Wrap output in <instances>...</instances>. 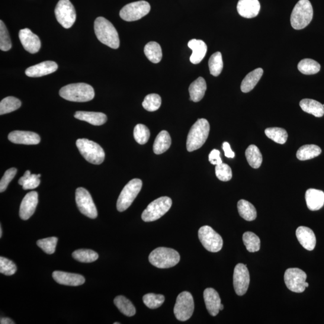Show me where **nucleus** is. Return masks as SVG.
<instances>
[{
  "mask_svg": "<svg viewBox=\"0 0 324 324\" xmlns=\"http://www.w3.org/2000/svg\"><path fill=\"white\" fill-rule=\"evenodd\" d=\"M95 31L96 37L105 45L118 49L120 39L118 32L110 21L104 17L96 18L95 22Z\"/></svg>",
  "mask_w": 324,
  "mask_h": 324,
  "instance_id": "1",
  "label": "nucleus"
},
{
  "mask_svg": "<svg viewBox=\"0 0 324 324\" xmlns=\"http://www.w3.org/2000/svg\"><path fill=\"white\" fill-rule=\"evenodd\" d=\"M60 96L65 100L75 102H86L95 98L94 88L85 83H71L63 86Z\"/></svg>",
  "mask_w": 324,
  "mask_h": 324,
  "instance_id": "2",
  "label": "nucleus"
},
{
  "mask_svg": "<svg viewBox=\"0 0 324 324\" xmlns=\"http://www.w3.org/2000/svg\"><path fill=\"white\" fill-rule=\"evenodd\" d=\"M210 124L204 118L198 119L189 131L186 147L188 152H192L200 149L209 135Z\"/></svg>",
  "mask_w": 324,
  "mask_h": 324,
  "instance_id": "3",
  "label": "nucleus"
},
{
  "mask_svg": "<svg viewBox=\"0 0 324 324\" xmlns=\"http://www.w3.org/2000/svg\"><path fill=\"white\" fill-rule=\"evenodd\" d=\"M313 10L309 0H300L292 12L291 24L296 30H301L312 21Z\"/></svg>",
  "mask_w": 324,
  "mask_h": 324,
  "instance_id": "4",
  "label": "nucleus"
},
{
  "mask_svg": "<svg viewBox=\"0 0 324 324\" xmlns=\"http://www.w3.org/2000/svg\"><path fill=\"white\" fill-rule=\"evenodd\" d=\"M149 261L153 265L159 268H168L174 267L180 260V256L176 250L158 248L153 250L149 255Z\"/></svg>",
  "mask_w": 324,
  "mask_h": 324,
  "instance_id": "5",
  "label": "nucleus"
},
{
  "mask_svg": "<svg viewBox=\"0 0 324 324\" xmlns=\"http://www.w3.org/2000/svg\"><path fill=\"white\" fill-rule=\"evenodd\" d=\"M76 144L80 153L86 161L94 165H100L104 161V150L98 144L83 138L77 140Z\"/></svg>",
  "mask_w": 324,
  "mask_h": 324,
  "instance_id": "6",
  "label": "nucleus"
},
{
  "mask_svg": "<svg viewBox=\"0 0 324 324\" xmlns=\"http://www.w3.org/2000/svg\"><path fill=\"white\" fill-rule=\"evenodd\" d=\"M172 204L171 199L160 197L151 203L142 214V219L146 222H153L160 219L171 208Z\"/></svg>",
  "mask_w": 324,
  "mask_h": 324,
  "instance_id": "7",
  "label": "nucleus"
},
{
  "mask_svg": "<svg viewBox=\"0 0 324 324\" xmlns=\"http://www.w3.org/2000/svg\"><path fill=\"white\" fill-rule=\"evenodd\" d=\"M143 182L140 179H131L122 190L118 197L117 208L120 212L126 210L139 194L142 188Z\"/></svg>",
  "mask_w": 324,
  "mask_h": 324,
  "instance_id": "8",
  "label": "nucleus"
},
{
  "mask_svg": "<svg viewBox=\"0 0 324 324\" xmlns=\"http://www.w3.org/2000/svg\"><path fill=\"white\" fill-rule=\"evenodd\" d=\"M307 274L305 272L297 268H291L285 272L284 281L286 286L291 291L301 293L309 287L306 282Z\"/></svg>",
  "mask_w": 324,
  "mask_h": 324,
  "instance_id": "9",
  "label": "nucleus"
},
{
  "mask_svg": "<svg viewBox=\"0 0 324 324\" xmlns=\"http://www.w3.org/2000/svg\"><path fill=\"white\" fill-rule=\"evenodd\" d=\"M194 301L192 294L184 291L179 294L176 298L174 312L176 318L180 321H186L191 318L194 311Z\"/></svg>",
  "mask_w": 324,
  "mask_h": 324,
  "instance_id": "10",
  "label": "nucleus"
},
{
  "mask_svg": "<svg viewBox=\"0 0 324 324\" xmlns=\"http://www.w3.org/2000/svg\"><path fill=\"white\" fill-rule=\"evenodd\" d=\"M199 239L204 248L211 252H218L223 247V239L209 226L201 227L198 232Z\"/></svg>",
  "mask_w": 324,
  "mask_h": 324,
  "instance_id": "11",
  "label": "nucleus"
},
{
  "mask_svg": "<svg viewBox=\"0 0 324 324\" xmlns=\"http://www.w3.org/2000/svg\"><path fill=\"white\" fill-rule=\"evenodd\" d=\"M150 9L149 3L146 1L131 3L122 8L120 16L124 21H135L149 14Z\"/></svg>",
  "mask_w": 324,
  "mask_h": 324,
  "instance_id": "12",
  "label": "nucleus"
},
{
  "mask_svg": "<svg viewBox=\"0 0 324 324\" xmlns=\"http://www.w3.org/2000/svg\"><path fill=\"white\" fill-rule=\"evenodd\" d=\"M55 15L57 21L64 28H70L75 22V9L69 0H60L56 7Z\"/></svg>",
  "mask_w": 324,
  "mask_h": 324,
  "instance_id": "13",
  "label": "nucleus"
},
{
  "mask_svg": "<svg viewBox=\"0 0 324 324\" xmlns=\"http://www.w3.org/2000/svg\"><path fill=\"white\" fill-rule=\"evenodd\" d=\"M76 203L81 213L90 219L98 217V210L91 196L87 190L79 188L76 191Z\"/></svg>",
  "mask_w": 324,
  "mask_h": 324,
  "instance_id": "14",
  "label": "nucleus"
},
{
  "mask_svg": "<svg viewBox=\"0 0 324 324\" xmlns=\"http://www.w3.org/2000/svg\"><path fill=\"white\" fill-rule=\"evenodd\" d=\"M233 283L234 290L238 296H242L248 291L250 275L247 265L238 264L234 268Z\"/></svg>",
  "mask_w": 324,
  "mask_h": 324,
  "instance_id": "15",
  "label": "nucleus"
},
{
  "mask_svg": "<svg viewBox=\"0 0 324 324\" xmlns=\"http://www.w3.org/2000/svg\"><path fill=\"white\" fill-rule=\"evenodd\" d=\"M19 37L24 49L31 54L38 52L41 48V41L36 34L30 29L24 28L19 31Z\"/></svg>",
  "mask_w": 324,
  "mask_h": 324,
  "instance_id": "16",
  "label": "nucleus"
},
{
  "mask_svg": "<svg viewBox=\"0 0 324 324\" xmlns=\"http://www.w3.org/2000/svg\"><path fill=\"white\" fill-rule=\"evenodd\" d=\"M38 204V194L36 192H29L22 201L19 210V216L22 220H26L33 216Z\"/></svg>",
  "mask_w": 324,
  "mask_h": 324,
  "instance_id": "17",
  "label": "nucleus"
},
{
  "mask_svg": "<svg viewBox=\"0 0 324 324\" xmlns=\"http://www.w3.org/2000/svg\"><path fill=\"white\" fill-rule=\"evenodd\" d=\"M8 139L12 143L25 145H37L40 142L38 134L28 131H12L9 134Z\"/></svg>",
  "mask_w": 324,
  "mask_h": 324,
  "instance_id": "18",
  "label": "nucleus"
},
{
  "mask_svg": "<svg viewBox=\"0 0 324 324\" xmlns=\"http://www.w3.org/2000/svg\"><path fill=\"white\" fill-rule=\"evenodd\" d=\"M58 69V65L53 61H47L37 65L28 67L25 70V74L31 78H38L51 74L55 72Z\"/></svg>",
  "mask_w": 324,
  "mask_h": 324,
  "instance_id": "19",
  "label": "nucleus"
},
{
  "mask_svg": "<svg viewBox=\"0 0 324 324\" xmlns=\"http://www.w3.org/2000/svg\"><path fill=\"white\" fill-rule=\"evenodd\" d=\"M53 277L60 285L66 286L77 287L85 283V279L81 274L70 272L56 271L53 273Z\"/></svg>",
  "mask_w": 324,
  "mask_h": 324,
  "instance_id": "20",
  "label": "nucleus"
},
{
  "mask_svg": "<svg viewBox=\"0 0 324 324\" xmlns=\"http://www.w3.org/2000/svg\"><path fill=\"white\" fill-rule=\"evenodd\" d=\"M237 11L245 18H253L259 14L261 5L258 0H239Z\"/></svg>",
  "mask_w": 324,
  "mask_h": 324,
  "instance_id": "21",
  "label": "nucleus"
},
{
  "mask_svg": "<svg viewBox=\"0 0 324 324\" xmlns=\"http://www.w3.org/2000/svg\"><path fill=\"white\" fill-rule=\"evenodd\" d=\"M204 299L208 313L216 316L219 312L221 304L219 294L213 288H207L204 292Z\"/></svg>",
  "mask_w": 324,
  "mask_h": 324,
  "instance_id": "22",
  "label": "nucleus"
},
{
  "mask_svg": "<svg viewBox=\"0 0 324 324\" xmlns=\"http://www.w3.org/2000/svg\"><path fill=\"white\" fill-rule=\"evenodd\" d=\"M296 236L298 242L303 248L312 251L315 248L316 239L315 234L309 227H298L296 230Z\"/></svg>",
  "mask_w": 324,
  "mask_h": 324,
  "instance_id": "23",
  "label": "nucleus"
},
{
  "mask_svg": "<svg viewBox=\"0 0 324 324\" xmlns=\"http://www.w3.org/2000/svg\"><path fill=\"white\" fill-rule=\"evenodd\" d=\"M188 47L192 50L190 61L194 65L200 63L206 55L207 46L204 41L192 39L189 41Z\"/></svg>",
  "mask_w": 324,
  "mask_h": 324,
  "instance_id": "24",
  "label": "nucleus"
},
{
  "mask_svg": "<svg viewBox=\"0 0 324 324\" xmlns=\"http://www.w3.org/2000/svg\"><path fill=\"white\" fill-rule=\"evenodd\" d=\"M306 201L308 208L311 211H317L324 205V193L322 191L310 189L306 192Z\"/></svg>",
  "mask_w": 324,
  "mask_h": 324,
  "instance_id": "25",
  "label": "nucleus"
},
{
  "mask_svg": "<svg viewBox=\"0 0 324 324\" xmlns=\"http://www.w3.org/2000/svg\"><path fill=\"white\" fill-rule=\"evenodd\" d=\"M75 118L81 121L94 125L101 126L107 121V116L102 112L77 111L74 115Z\"/></svg>",
  "mask_w": 324,
  "mask_h": 324,
  "instance_id": "26",
  "label": "nucleus"
},
{
  "mask_svg": "<svg viewBox=\"0 0 324 324\" xmlns=\"http://www.w3.org/2000/svg\"><path fill=\"white\" fill-rule=\"evenodd\" d=\"M206 89V82L203 78L199 77L189 86V91L190 93L191 101L194 102L201 101L204 98Z\"/></svg>",
  "mask_w": 324,
  "mask_h": 324,
  "instance_id": "27",
  "label": "nucleus"
},
{
  "mask_svg": "<svg viewBox=\"0 0 324 324\" xmlns=\"http://www.w3.org/2000/svg\"><path fill=\"white\" fill-rule=\"evenodd\" d=\"M264 73L261 68H258L248 73L243 80L241 84V90L243 92H249L252 91L259 81Z\"/></svg>",
  "mask_w": 324,
  "mask_h": 324,
  "instance_id": "28",
  "label": "nucleus"
},
{
  "mask_svg": "<svg viewBox=\"0 0 324 324\" xmlns=\"http://www.w3.org/2000/svg\"><path fill=\"white\" fill-rule=\"evenodd\" d=\"M300 106L303 111L316 117H322L324 115L323 105L313 99H303L300 102Z\"/></svg>",
  "mask_w": 324,
  "mask_h": 324,
  "instance_id": "29",
  "label": "nucleus"
},
{
  "mask_svg": "<svg viewBox=\"0 0 324 324\" xmlns=\"http://www.w3.org/2000/svg\"><path fill=\"white\" fill-rule=\"evenodd\" d=\"M171 145V138L168 131H160L154 143L153 151L156 155H160L166 152Z\"/></svg>",
  "mask_w": 324,
  "mask_h": 324,
  "instance_id": "30",
  "label": "nucleus"
},
{
  "mask_svg": "<svg viewBox=\"0 0 324 324\" xmlns=\"http://www.w3.org/2000/svg\"><path fill=\"white\" fill-rule=\"evenodd\" d=\"M237 208L240 216L247 221H253L257 216L256 208L248 201L241 200L237 204Z\"/></svg>",
  "mask_w": 324,
  "mask_h": 324,
  "instance_id": "31",
  "label": "nucleus"
},
{
  "mask_svg": "<svg viewBox=\"0 0 324 324\" xmlns=\"http://www.w3.org/2000/svg\"><path fill=\"white\" fill-rule=\"evenodd\" d=\"M144 53L151 62L158 63L162 59V51L160 44L156 41H150L144 48Z\"/></svg>",
  "mask_w": 324,
  "mask_h": 324,
  "instance_id": "32",
  "label": "nucleus"
},
{
  "mask_svg": "<svg viewBox=\"0 0 324 324\" xmlns=\"http://www.w3.org/2000/svg\"><path fill=\"white\" fill-rule=\"evenodd\" d=\"M322 150L320 147L311 144V145H305L301 147L297 152V158L298 160H307L312 159L318 156L321 153Z\"/></svg>",
  "mask_w": 324,
  "mask_h": 324,
  "instance_id": "33",
  "label": "nucleus"
},
{
  "mask_svg": "<svg viewBox=\"0 0 324 324\" xmlns=\"http://www.w3.org/2000/svg\"><path fill=\"white\" fill-rule=\"evenodd\" d=\"M247 160L253 168L258 169L262 162V156L261 152L255 145H250L246 151Z\"/></svg>",
  "mask_w": 324,
  "mask_h": 324,
  "instance_id": "34",
  "label": "nucleus"
},
{
  "mask_svg": "<svg viewBox=\"0 0 324 324\" xmlns=\"http://www.w3.org/2000/svg\"><path fill=\"white\" fill-rule=\"evenodd\" d=\"M114 302L118 310L124 315L130 317L135 315V307L131 301L126 297L121 296H118L115 298Z\"/></svg>",
  "mask_w": 324,
  "mask_h": 324,
  "instance_id": "35",
  "label": "nucleus"
},
{
  "mask_svg": "<svg viewBox=\"0 0 324 324\" xmlns=\"http://www.w3.org/2000/svg\"><path fill=\"white\" fill-rule=\"evenodd\" d=\"M40 174H31L30 171H27L24 176L19 179L18 183L22 186L24 190L36 189L40 183Z\"/></svg>",
  "mask_w": 324,
  "mask_h": 324,
  "instance_id": "36",
  "label": "nucleus"
},
{
  "mask_svg": "<svg viewBox=\"0 0 324 324\" xmlns=\"http://www.w3.org/2000/svg\"><path fill=\"white\" fill-rule=\"evenodd\" d=\"M298 69L303 74L314 75L320 71V65L314 60L306 59L298 63Z\"/></svg>",
  "mask_w": 324,
  "mask_h": 324,
  "instance_id": "37",
  "label": "nucleus"
},
{
  "mask_svg": "<svg viewBox=\"0 0 324 324\" xmlns=\"http://www.w3.org/2000/svg\"><path fill=\"white\" fill-rule=\"evenodd\" d=\"M21 102L18 99L9 96L0 102V115L11 113L21 107Z\"/></svg>",
  "mask_w": 324,
  "mask_h": 324,
  "instance_id": "38",
  "label": "nucleus"
},
{
  "mask_svg": "<svg viewBox=\"0 0 324 324\" xmlns=\"http://www.w3.org/2000/svg\"><path fill=\"white\" fill-rule=\"evenodd\" d=\"M265 133L268 138L278 144H284L288 140L287 131L282 128H267L265 130Z\"/></svg>",
  "mask_w": 324,
  "mask_h": 324,
  "instance_id": "39",
  "label": "nucleus"
},
{
  "mask_svg": "<svg viewBox=\"0 0 324 324\" xmlns=\"http://www.w3.org/2000/svg\"><path fill=\"white\" fill-rule=\"evenodd\" d=\"M73 258L83 263L95 262L99 258L98 253L89 249H79L72 253Z\"/></svg>",
  "mask_w": 324,
  "mask_h": 324,
  "instance_id": "40",
  "label": "nucleus"
},
{
  "mask_svg": "<svg viewBox=\"0 0 324 324\" xmlns=\"http://www.w3.org/2000/svg\"><path fill=\"white\" fill-rule=\"evenodd\" d=\"M208 66H209L211 75L214 76L220 75L223 67L222 54L220 52L213 54L208 61Z\"/></svg>",
  "mask_w": 324,
  "mask_h": 324,
  "instance_id": "41",
  "label": "nucleus"
},
{
  "mask_svg": "<svg viewBox=\"0 0 324 324\" xmlns=\"http://www.w3.org/2000/svg\"><path fill=\"white\" fill-rule=\"evenodd\" d=\"M243 243L249 252L259 251L261 242L259 237L252 232H246L243 236Z\"/></svg>",
  "mask_w": 324,
  "mask_h": 324,
  "instance_id": "42",
  "label": "nucleus"
},
{
  "mask_svg": "<svg viewBox=\"0 0 324 324\" xmlns=\"http://www.w3.org/2000/svg\"><path fill=\"white\" fill-rule=\"evenodd\" d=\"M162 104V99L159 95L150 94L147 95L143 102V106L146 110L154 112L159 110Z\"/></svg>",
  "mask_w": 324,
  "mask_h": 324,
  "instance_id": "43",
  "label": "nucleus"
},
{
  "mask_svg": "<svg viewBox=\"0 0 324 324\" xmlns=\"http://www.w3.org/2000/svg\"><path fill=\"white\" fill-rule=\"evenodd\" d=\"M134 138L141 145L146 144L150 136L149 128L142 124H137L133 131Z\"/></svg>",
  "mask_w": 324,
  "mask_h": 324,
  "instance_id": "44",
  "label": "nucleus"
},
{
  "mask_svg": "<svg viewBox=\"0 0 324 324\" xmlns=\"http://www.w3.org/2000/svg\"><path fill=\"white\" fill-rule=\"evenodd\" d=\"M143 301L149 309H155L161 306L164 303L165 297L161 294H147L143 297Z\"/></svg>",
  "mask_w": 324,
  "mask_h": 324,
  "instance_id": "45",
  "label": "nucleus"
},
{
  "mask_svg": "<svg viewBox=\"0 0 324 324\" xmlns=\"http://www.w3.org/2000/svg\"><path fill=\"white\" fill-rule=\"evenodd\" d=\"M11 37L4 22L0 21V50L8 51L12 48Z\"/></svg>",
  "mask_w": 324,
  "mask_h": 324,
  "instance_id": "46",
  "label": "nucleus"
},
{
  "mask_svg": "<svg viewBox=\"0 0 324 324\" xmlns=\"http://www.w3.org/2000/svg\"><path fill=\"white\" fill-rule=\"evenodd\" d=\"M57 242L58 239L57 237H53L38 240L37 245L47 254L51 255L53 254L56 251Z\"/></svg>",
  "mask_w": 324,
  "mask_h": 324,
  "instance_id": "47",
  "label": "nucleus"
},
{
  "mask_svg": "<svg viewBox=\"0 0 324 324\" xmlns=\"http://www.w3.org/2000/svg\"><path fill=\"white\" fill-rule=\"evenodd\" d=\"M216 175L218 179L222 181H228L232 178L233 173L232 168L226 163H221L216 166L215 168Z\"/></svg>",
  "mask_w": 324,
  "mask_h": 324,
  "instance_id": "48",
  "label": "nucleus"
},
{
  "mask_svg": "<svg viewBox=\"0 0 324 324\" xmlns=\"http://www.w3.org/2000/svg\"><path fill=\"white\" fill-rule=\"evenodd\" d=\"M17 271V265L11 260L0 257V272L6 275H14Z\"/></svg>",
  "mask_w": 324,
  "mask_h": 324,
  "instance_id": "49",
  "label": "nucleus"
},
{
  "mask_svg": "<svg viewBox=\"0 0 324 324\" xmlns=\"http://www.w3.org/2000/svg\"><path fill=\"white\" fill-rule=\"evenodd\" d=\"M17 173V169L15 168H12L5 172L4 175H3L1 179V181H0V192H1V193L6 190L9 184L12 179H14Z\"/></svg>",
  "mask_w": 324,
  "mask_h": 324,
  "instance_id": "50",
  "label": "nucleus"
},
{
  "mask_svg": "<svg viewBox=\"0 0 324 324\" xmlns=\"http://www.w3.org/2000/svg\"><path fill=\"white\" fill-rule=\"evenodd\" d=\"M220 153L219 150L214 149L211 151L209 156H208V159H209L211 164L216 166L222 163V160L220 158Z\"/></svg>",
  "mask_w": 324,
  "mask_h": 324,
  "instance_id": "51",
  "label": "nucleus"
},
{
  "mask_svg": "<svg viewBox=\"0 0 324 324\" xmlns=\"http://www.w3.org/2000/svg\"><path fill=\"white\" fill-rule=\"evenodd\" d=\"M223 150L224 152V155L226 158H234L235 157V153L233 152L230 148L229 144L227 142H224L223 144Z\"/></svg>",
  "mask_w": 324,
  "mask_h": 324,
  "instance_id": "52",
  "label": "nucleus"
},
{
  "mask_svg": "<svg viewBox=\"0 0 324 324\" xmlns=\"http://www.w3.org/2000/svg\"><path fill=\"white\" fill-rule=\"evenodd\" d=\"M1 324H14L15 322L9 317H2L0 320Z\"/></svg>",
  "mask_w": 324,
  "mask_h": 324,
  "instance_id": "53",
  "label": "nucleus"
},
{
  "mask_svg": "<svg viewBox=\"0 0 324 324\" xmlns=\"http://www.w3.org/2000/svg\"><path fill=\"white\" fill-rule=\"evenodd\" d=\"M2 233H3V230H2V226H0V238H2Z\"/></svg>",
  "mask_w": 324,
  "mask_h": 324,
  "instance_id": "54",
  "label": "nucleus"
},
{
  "mask_svg": "<svg viewBox=\"0 0 324 324\" xmlns=\"http://www.w3.org/2000/svg\"><path fill=\"white\" fill-rule=\"evenodd\" d=\"M224 309V306L222 304H220V310H222Z\"/></svg>",
  "mask_w": 324,
  "mask_h": 324,
  "instance_id": "55",
  "label": "nucleus"
},
{
  "mask_svg": "<svg viewBox=\"0 0 324 324\" xmlns=\"http://www.w3.org/2000/svg\"><path fill=\"white\" fill-rule=\"evenodd\" d=\"M120 323L119 322H114V324H120Z\"/></svg>",
  "mask_w": 324,
  "mask_h": 324,
  "instance_id": "56",
  "label": "nucleus"
},
{
  "mask_svg": "<svg viewBox=\"0 0 324 324\" xmlns=\"http://www.w3.org/2000/svg\"><path fill=\"white\" fill-rule=\"evenodd\" d=\"M323 107H324V104L323 105Z\"/></svg>",
  "mask_w": 324,
  "mask_h": 324,
  "instance_id": "57",
  "label": "nucleus"
}]
</instances>
